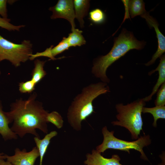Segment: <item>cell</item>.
Segmentation results:
<instances>
[{"instance_id":"obj_1","label":"cell","mask_w":165,"mask_h":165,"mask_svg":"<svg viewBox=\"0 0 165 165\" xmlns=\"http://www.w3.org/2000/svg\"><path fill=\"white\" fill-rule=\"evenodd\" d=\"M37 96L34 92L26 100L16 99L10 105V111L7 112L13 123L11 130L20 138L27 134L40 138L37 129L48 133L46 117L48 112L44 109L42 102L36 100Z\"/></svg>"},{"instance_id":"obj_2","label":"cell","mask_w":165,"mask_h":165,"mask_svg":"<svg viewBox=\"0 0 165 165\" xmlns=\"http://www.w3.org/2000/svg\"><path fill=\"white\" fill-rule=\"evenodd\" d=\"M145 44L144 41L138 40L132 32L123 29L119 36L115 38L113 46L110 52L94 61L92 73L102 82L109 83L110 80L106 74L108 68L129 51L134 49L141 50Z\"/></svg>"},{"instance_id":"obj_3","label":"cell","mask_w":165,"mask_h":165,"mask_svg":"<svg viewBox=\"0 0 165 165\" xmlns=\"http://www.w3.org/2000/svg\"><path fill=\"white\" fill-rule=\"evenodd\" d=\"M110 91L108 83L102 82L91 83L83 88L74 98L68 109V121L74 129L80 130L82 122L94 112L93 101Z\"/></svg>"},{"instance_id":"obj_4","label":"cell","mask_w":165,"mask_h":165,"mask_svg":"<svg viewBox=\"0 0 165 165\" xmlns=\"http://www.w3.org/2000/svg\"><path fill=\"white\" fill-rule=\"evenodd\" d=\"M145 105V102L143 98L126 105L123 103L117 104L115 107L117 112L116 117L118 120L112 121V123L114 126L125 128L130 133L132 138L137 140L141 131L142 130L141 113Z\"/></svg>"},{"instance_id":"obj_5","label":"cell","mask_w":165,"mask_h":165,"mask_svg":"<svg viewBox=\"0 0 165 165\" xmlns=\"http://www.w3.org/2000/svg\"><path fill=\"white\" fill-rule=\"evenodd\" d=\"M104 139L102 143L96 147V150L100 153H103L108 149L119 150L127 152L130 153V149H134L140 152L141 157L145 160L148 161L143 150V148L151 144L150 137L145 134L141 136L136 141H127L116 138L114 136V131H109L106 126L102 130Z\"/></svg>"},{"instance_id":"obj_6","label":"cell","mask_w":165,"mask_h":165,"mask_svg":"<svg viewBox=\"0 0 165 165\" xmlns=\"http://www.w3.org/2000/svg\"><path fill=\"white\" fill-rule=\"evenodd\" d=\"M32 48V44L29 40H24L20 44H16L0 34V62L7 60L17 67L21 63H24L29 59L33 54Z\"/></svg>"},{"instance_id":"obj_7","label":"cell","mask_w":165,"mask_h":165,"mask_svg":"<svg viewBox=\"0 0 165 165\" xmlns=\"http://www.w3.org/2000/svg\"><path fill=\"white\" fill-rule=\"evenodd\" d=\"M49 9L52 12L50 16L51 19H64L70 23L72 30L75 28V16L73 0H59L56 5L50 7Z\"/></svg>"},{"instance_id":"obj_8","label":"cell","mask_w":165,"mask_h":165,"mask_svg":"<svg viewBox=\"0 0 165 165\" xmlns=\"http://www.w3.org/2000/svg\"><path fill=\"white\" fill-rule=\"evenodd\" d=\"M6 160L13 165H34L37 158L39 157L38 150L36 146L29 152L25 148L20 150L16 148L14 154L9 156L6 154Z\"/></svg>"},{"instance_id":"obj_9","label":"cell","mask_w":165,"mask_h":165,"mask_svg":"<svg viewBox=\"0 0 165 165\" xmlns=\"http://www.w3.org/2000/svg\"><path fill=\"white\" fill-rule=\"evenodd\" d=\"M145 19L147 24L150 28H153L156 32L158 40V46L157 50L153 55L152 59L145 64L146 66H149L153 64L156 60L160 58L165 52V37L159 29V24L155 19L150 15L146 12L141 16Z\"/></svg>"},{"instance_id":"obj_10","label":"cell","mask_w":165,"mask_h":165,"mask_svg":"<svg viewBox=\"0 0 165 165\" xmlns=\"http://www.w3.org/2000/svg\"><path fill=\"white\" fill-rule=\"evenodd\" d=\"M100 153L93 149L91 153H87L84 161L86 165H122L119 162L120 158L117 155H113L110 158L104 157Z\"/></svg>"},{"instance_id":"obj_11","label":"cell","mask_w":165,"mask_h":165,"mask_svg":"<svg viewBox=\"0 0 165 165\" xmlns=\"http://www.w3.org/2000/svg\"><path fill=\"white\" fill-rule=\"evenodd\" d=\"M70 47L67 41V38L64 37L62 40L55 46L51 45L47 48L45 51L41 52H37L35 54H32L29 58L30 60H33L35 58L40 57H48L50 59L54 60L56 58L55 57L68 50Z\"/></svg>"},{"instance_id":"obj_12","label":"cell","mask_w":165,"mask_h":165,"mask_svg":"<svg viewBox=\"0 0 165 165\" xmlns=\"http://www.w3.org/2000/svg\"><path fill=\"white\" fill-rule=\"evenodd\" d=\"M2 108V102L0 101V134L5 141L17 139L18 136L9 126L12 122L7 112L3 111Z\"/></svg>"},{"instance_id":"obj_13","label":"cell","mask_w":165,"mask_h":165,"mask_svg":"<svg viewBox=\"0 0 165 165\" xmlns=\"http://www.w3.org/2000/svg\"><path fill=\"white\" fill-rule=\"evenodd\" d=\"M160 63L155 69L148 72L149 75L158 71L159 77L156 83L154 86L151 94L148 96L143 98L145 102H148L152 99V97L157 91L159 89L163 83H165V55H163L160 57Z\"/></svg>"},{"instance_id":"obj_14","label":"cell","mask_w":165,"mask_h":165,"mask_svg":"<svg viewBox=\"0 0 165 165\" xmlns=\"http://www.w3.org/2000/svg\"><path fill=\"white\" fill-rule=\"evenodd\" d=\"M57 133L56 131H53L47 134L42 139L40 138L35 137L34 138L36 147L38 150L39 154L40 161L39 165H42L44 156L45 154L51 139L56 136Z\"/></svg>"},{"instance_id":"obj_15","label":"cell","mask_w":165,"mask_h":165,"mask_svg":"<svg viewBox=\"0 0 165 165\" xmlns=\"http://www.w3.org/2000/svg\"><path fill=\"white\" fill-rule=\"evenodd\" d=\"M74 7L75 18L79 21L81 28L84 27L83 18L88 11L90 6V1L88 0H74Z\"/></svg>"},{"instance_id":"obj_16","label":"cell","mask_w":165,"mask_h":165,"mask_svg":"<svg viewBox=\"0 0 165 165\" xmlns=\"http://www.w3.org/2000/svg\"><path fill=\"white\" fill-rule=\"evenodd\" d=\"M46 61L35 59L34 62V68L31 75V79L36 84L39 82L46 75V71L44 69V66Z\"/></svg>"},{"instance_id":"obj_17","label":"cell","mask_w":165,"mask_h":165,"mask_svg":"<svg viewBox=\"0 0 165 165\" xmlns=\"http://www.w3.org/2000/svg\"><path fill=\"white\" fill-rule=\"evenodd\" d=\"M129 14L131 18L143 15L147 11L145 9V3L142 0H131L129 4Z\"/></svg>"},{"instance_id":"obj_18","label":"cell","mask_w":165,"mask_h":165,"mask_svg":"<svg viewBox=\"0 0 165 165\" xmlns=\"http://www.w3.org/2000/svg\"><path fill=\"white\" fill-rule=\"evenodd\" d=\"M67 39L70 47L81 46L86 43V41L82 35V31L78 29L72 30Z\"/></svg>"},{"instance_id":"obj_19","label":"cell","mask_w":165,"mask_h":165,"mask_svg":"<svg viewBox=\"0 0 165 165\" xmlns=\"http://www.w3.org/2000/svg\"><path fill=\"white\" fill-rule=\"evenodd\" d=\"M143 113H149L152 115L154 121L153 126L154 127H157V121L159 119L165 118V106H156L152 108H147L144 107L142 108Z\"/></svg>"},{"instance_id":"obj_20","label":"cell","mask_w":165,"mask_h":165,"mask_svg":"<svg viewBox=\"0 0 165 165\" xmlns=\"http://www.w3.org/2000/svg\"><path fill=\"white\" fill-rule=\"evenodd\" d=\"M90 20L96 24H101L104 23L106 19V16L104 12L99 8L94 9L89 13Z\"/></svg>"},{"instance_id":"obj_21","label":"cell","mask_w":165,"mask_h":165,"mask_svg":"<svg viewBox=\"0 0 165 165\" xmlns=\"http://www.w3.org/2000/svg\"><path fill=\"white\" fill-rule=\"evenodd\" d=\"M46 120L47 123H51L58 129L61 128L63 126L64 121L63 118L61 115L56 111L48 112L46 117Z\"/></svg>"},{"instance_id":"obj_22","label":"cell","mask_w":165,"mask_h":165,"mask_svg":"<svg viewBox=\"0 0 165 165\" xmlns=\"http://www.w3.org/2000/svg\"><path fill=\"white\" fill-rule=\"evenodd\" d=\"M10 21V19L4 18L0 16V27L9 31H19L21 28L25 26L23 25H13L9 22Z\"/></svg>"},{"instance_id":"obj_23","label":"cell","mask_w":165,"mask_h":165,"mask_svg":"<svg viewBox=\"0 0 165 165\" xmlns=\"http://www.w3.org/2000/svg\"><path fill=\"white\" fill-rule=\"evenodd\" d=\"M36 84L31 80L19 83V90L22 93H30L35 89Z\"/></svg>"},{"instance_id":"obj_24","label":"cell","mask_w":165,"mask_h":165,"mask_svg":"<svg viewBox=\"0 0 165 165\" xmlns=\"http://www.w3.org/2000/svg\"><path fill=\"white\" fill-rule=\"evenodd\" d=\"M156 98L155 101L156 106L165 105V83H163L157 92Z\"/></svg>"},{"instance_id":"obj_25","label":"cell","mask_w":165,"mask_h":165,"mask_svg":"<svg viewBox=\"0 0 165 165\" xmlns=\"http://www.w3.org/2000/svg\"><path fill=\"white\" fill-rule=\"evenodd\" d=\"M7 0H0V15L4 18H8L7 3Z\"/></svg>"},{"instance_id":"obj_26","label":"cell","mask_w":165,"mask_h":165,"mask_svg":"<svg viewBox=\"0 0 165 165\" xmlns=\"http://www.w3.org/2000/svg\"><path fill=\"white\" fill-rule=\"evenodd\" d=\"M0 165H13L12 163L5 159H0Z\"/></svg>"},{"instance_id":"obj_27","label":"cell","mask_w":165,"mask_h":165,"mask_svg":"<svg viewBox=\"0 0 165 165\" xmlns=\"http://www.w3.org/2000/svg\"><path fill=\"white\" fill-rule=\"evenodd\" d=\"M6 154H5L3 153H1L0 152V159H6Z\"/></svg>"},{"instance_id":"obj_28","label":"cell","mask_w":165,"mask_h":165,"mask_svg":"<svg viewBox=\"0 0 165 165\" xmlns=\"http://www.w3.org/2000/svg\"><path fill=\"white\" fill-rule=\"evenodd\" d=\"M1 74V72L0 71V75Z\"/></svg>"}]
</instances>
